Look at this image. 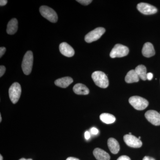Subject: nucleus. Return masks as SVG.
Returning a JSON list of instances; mask_svg holds the SVG:
<instances>
[{
  "instance_id": "f257e3e1",
  "label": "nucleus",
  "mask_w": 160,
  "mask_h": 160,
  "mask_svg": "<svg viewBox=\"0 0 160 160\" xmlns=\"http://www.w3.org/2000/svg\"><path fill=\"white\" fill-rule=\"evenodd\" d=\"M92 78L95 84L100 88L105 89L109 86V82L108 77L103 72H94L92 74Z\"/></svg>"
},
{
  "instance_id": "f03ea898",
  "label": "nucleus",
  "mask_w": 160,
  "mask_h": 160,
  "mask_svg": "<svg viewBox=\"0 0 160 160\" xmlns=\"http://www.w3.org/2000/svg\"><path fill=\"white\" fill-rule=\"evenodd\" d=\"M33 53L31 51H28L26 52L23 58L22 67L24 74L29 75L31 72L33 66Z\"/></svg>"
},
{
  "instance_id": "7ed1b4c3",
  "label": "nucleus",
  "mask_w": 160,
  "mask_h": 160,
  "mask_svg": "<svg viewBox=\"0 0 160 160\" xmlns=\"http://www.w3.org/2000/svg\"><path fill=\"white\" fill-rule=\"evenodd\" d=\"M41 14L46 19L52 23H56L58 20V15L53 9L46 6H41L40 8Z\"/></svg>"
},
{
  "instance_id": "20e7f679",
  "label": "nucleus",
  "mask_w": 160,
  "mask_h": 160,
  "mask_svg": "<svg viewBox=\"0 0 160 160\" xmlns=\"http://www.w3.org/2000/svg\"><path fill=\"white\" fill-rule=\"evenodd\" d=\"M129 102L135 109L142 110L147 108L149 102L144 98L139 96H132L129 98Z\"/></svg>"
},
{
  "instance_id": "39448f33",
  "label": "nucleus",
  "mask_w": 160,
  "mask_h": 160,
  "mask_svg": "<svg viewBox=\"0 0 160 160\" xmlns=\"http://www.w3.org/2000/svg\"><path fill=\"white\" fill-rule=\"evenodd\" d=\"M22 93L21 85L18 82L13 83L9 89V98L12 102L16 104L19 100Z\"/></svg>"
},
{
  "instance_id": "423d86ee",
  "label": "nucleus",
  "mask_w": 160,
  "mask_h": 160,
  "mask_svg": "<svg viewBox=\"0 0 160 160\" xmlns=\"http://www.w3.org/2000/svg\"><path fill=\"white\" fill-rule=\"evenodd\" d=\"M129 52L128 47L121 44H116L112 49L110 53L111 58H122L126 56Z\"/></svg>"
},
{
  "instance_id": "0eeeda50",
  "label": "nucleus",
  "mask_w": 160,
  "mask_h": 160,
  "mask_svg": "<svg viewBox=\"0 0 160 160\" xmlns=\"http://www.w3.org/2000/svg\"><path fill=\"white\" fill-rule=\"evenodd\" d=\"M106 32V29L102 27L96 28L86 35L85 41L87 43H91L98 40Z\"/></svg>"
},
{
  "instance_id": "6e6552de",
  "label": "nucleus",
  "mask_w": 160,
  "mask_h": 160,
  "mask_svg": "<svg viewBox=\"0 0 160 160\" xmlns=\"http://www.w3.org/2000/svg\"><path fill=\"white\" fill-rule=\"evenodd\" d=\"M123 139L126 145L132 148H140L142 145V141L139 139L138 138L132 135H125Z\"/></svg>"
},
{
  "instance_id": "1a4fd4ad",
  "label": "nucleus",
  "mask_w": 160,
  "mask_h": 160,
  "mask_svg": "<svg viewBox=\"0 0 160 160\" xmlns=\"http://www.w3.org/2000/svg\"><path fill=\"white\" fill-rule=\"evenodd\" d=\"M137 9L141 13L145 15L155 14L158 9L154 6L146 3H140L137 5Z\"/></svg>"
},
{
  "instance_id": "9d476101",
  "label": "nucleus",
  "mask_w": 160,
  "mask_h": 160,
  "mask_svg": "<svg viewBox=\"0 0 160 160\" xmlns=\"http://www.w3.org/2000/svg\"><path fill=\"white\" fill-rule=\"evenodd\" d=\"M145 117L147 120L154 126L160 125V113L155 110H150L146 112Z\"/></svg>"
},
{
  "instance_id": "9b49d317",
  "label": "nucleus",
  "mask_w": 160,
  "mask_h": 160,
  "mask_svg": "<svg viewBox=\"0 0 160 160\" xmlns=\"http://www.w3.org/2000/svg\"><path fill=\"white\" fill-rule=\"evenodd\" d=\"M59 50L62 54L67 57H72L74 55V49L66 42H62L60 44Z\"/></svg>"
},
{
  "instance_id": "f8f14e48",
  "label": "nucleus",
  "mask_w": 160,
  "mask_h": 160,
  "mask_svg": "<svg viewBox=\"0 0 160 160\" xmlns=\"http://www.w3.org/2000/svg\"><path fill=\"white\" fill-rule=\"evenodd\" d=\"M142 53L146 58H150L155 54L153 45L150 42H146L143 46Z\"/></svg>"
},
{
  "instance_id": "ddd939ff",
  "label": "nucleus",
  "mask_w": 160,
  "mask_h": 160,
  "mask_svg": "<svg viewBox=\"0 0 160 160\" xmlns=\"http://www.w3.org/2000/svg\"><path fill=\"white\" fill-rule=\"evenodd\" d=\"M73 79L69 77H66L58 79L55 81L56 86L61 88H66L73 82Z\"/></svg>"
},
{
  "instance_id": "4468645a",
  "label": "nucleus",
  "mask_w": 160,
  "mask_h": 160,
  "mask_svg": "<svg viewBox=\"0 0 160 160\" xmlns=\"http://www.w3.org/2000/svg\"><path fill=\"white\" fill-rule=\"evenodd\" d=\"M93 155L97 160H109L110 157L109 155L100 148H96L93 150Z\"/></svg>"
},
{
  "instance_id": "2eb2a0df",
  "label": "nucleus",
  "mask_w": 160,
  "mask_h": 160,
  "mask_svg": "<svg viewBox=\"0 0 160 160\" xmlns=\"http://www.w3.org/2000/svg\"><path fill=\"white\" fill-rule=\"evenodd\" d=\"M108 146L109 150L113 154H117L120 150L118 142L113 138H110L108 140Z\"/></svg>"
},
{
  "instance_id": "dca6fc26",
  "label": "nucleus",
  "mask_w": 160,
  "mask_h": 160,
  "mask_svg": "<svg viewBox=\"0 0 160 160\" xmlns=\"http://www.w3.org/2000/svg\"><path fill=\"white\" fill-rule=\"evenodd\" d=\"M18 29V20L16 18L12 19L7 25L6 32L9 35L15 34L17 32Z\"/></svg>"
},
{
  "instance_id": "f3484780",
  "label": "nucleus",
  "mask_w": 160,
  "mask_h": 160,
  "mask_svg": "<svg viewBox=\"0 0 160 160\" xmlns=\"http://www.w3.org/2000/svg\"><path fill=\"white\" fill-rule=\"evenodd\" d=\"M73 91L76 94L78 95H87L89 92V89L87 86L81 83L76 84L73 86Z\"/></svg>"
},
{
  "instance_id": "a211bd4d",
  "label": "nucleus",
  "mask_w": 160,
  "mask_h": 160,
  "mask_svg": "<svg viewBox=\"0 0 160 160\" xmlns=\"http://www.w3.org/2000/svg\"><path fill=\"white\" fill-rule=\"evenodd\" d=\"M125 81L127 83L137 82H139V77L135 69H132L127 73L125 78Z\"/></svg>"
},
{
  "instance_id": "6ab92c4d",
  "label": "nucleus",
  "mask_w": 160,
  "mask_h": 160,
  "mask_svg": "<svg viewBox=\"0 0 160 160\" xmlns=\"http://www.w3.org/2000/svg\"><path fill=\"white\" fill-rule=\"evenodd\" d=\"M135 70L141 79L143 81H146L147 80V70H146V66L142 65H139L136 68Z\"/></svg>"
},
{
  "instance_id": "aec40b11",
  "label": "nucleus",
  "mask_w": 160,
  "mask_h": 160,
  "mask_svg": "<svg viewBox=\"0 0 160 160\" xmlns=\"http://www.w3.org/2000/svg\"><path fill=\"white\" fill-rule=\"evenodd\" d=\"M100 120L106 124H110L114 123L116 118L113 115L108 113H103L100 115Z\"/></svg>"
},
{
  "instance_id": "412c9836",
  "label": "nucleus",
  "mask_w": 160,
  "mask_h": 160,
  "mask_svg": "<svg viewBox=\"0 0 160 160\" xmlns=\"http://www.w3.org/2000/svg\"><path fill=\"white\" fill-rule=\"evenodd\" d=\"M77 2L84 6H87L92 2V0H78Z\"/></svg>"
},
{
  "instance_id": "4be33fe9",
  "label": "nucleus",
  "mask_w": 160,
  "mask_h": 160,
  "mask_svg": "<svg viewBox=\"0 0 160 160\" xmlns=\"http://www.w3.org/2000/svg\"><path fill=\"white\" fill-rule=\"evenodd\" d=\"M6 68L5 66H0V77H2V76L6 72Z\"/></svg>"
},
{
  "instance_id": "5701e85b",
  "label": "nucleus",
  "mask_w": 160,
  "mask_h": 160,
  "mask_svg": "<svg viewBox=\"0 0 160 160\" xmlns=\"http://www.w3.org/2000/svg\"><path fill=\"white\" fill-rule=\"evenodd\" d=\"M90 131H91L92 134L93 135L98 134L99 132V130L97 128H95V127L92 128L91 129H90Z\"/></svg>"
},
{
  "instance_id": "b1692460",
  "label": "nucleus",
  "mask_w": 160,
  "mask_h": 160,
  "mask_svg": "<svg viewBox=\"0 0 160 160\" xmlns=\"http://www.w3.org/2000/svg\"><path fill=\"white\" fill-rule=\"evenodd\" d=\"M6 51V48L5 47H2L0 48V58H2L3 55L5 54Z\"/></svg>"
},
{
  "instance_id": "393cba45",
  "label": "nucleus",
  "mask_w": 160,
  "mask_h": 160,
  "mask_svg": "<svg viewBox=\"0 0 160 160\" xmlns=\"http://www.w3.org/2000/svg\"><path fill=\"white\" fill-rule=\"evenodd\" d=\"M117 160H131L130 158L128 156L126 155L121 156L120 157L118 158V159Z\"/></svg>"
},
{
  "instance_id": "a878e982",
  "label": "nucleus",
  "mask_w": 160,
  "mask_h": 160,
  "mask_svg": "<svg viewBox=\"0 0 160 160\" xmlns=\"http://www.w3.org/2000/svg\"><path fill=\"white\" fill-rule=\"evenodd\" d=\"M153 78V74L151 72H149L147 73V80H149V81H151Z\"/></svg>"
},
{
  "instance_id": "bb28decb",
  "label": "nucleus",
  "mask_w": 160,
  "mask_h": 160,
  "mask_svg": "<svg viewBox=\"0 0 160 160\" xmlns=\"http://www.w3.org/2000/svg\"><path fill=\"white\" fill-rule=\"evenodd\" d=\"M8 2L7 0H1L0 1V6H6Z\"/></svg>"
},
{
  "instance_id": "cd10ccee",
  "label": "nucleus",
  "mask_w": 160,
  "mask_h": 160,
  "mask_svg": "<svg viewBox=\"0 0 160 160\" xmlns=\"http://www.w3.org/2000/svg\"><path fill=\"white\" fill-rule=\"evenodd\" d=\"M85 138L86 140H89L90 138V134L89 132L86 131L85 133Z\"/></svg>"
},
{
  "instance_id": "c85d7f7f",
  "label": "nucleus",
  "mask_w": 160,
  "mask_h": 160,
  "mask_svg": "<svg viewBox=\"0 0 160 160\" xmlns=\"http://www.w3.org/2000/svg\"><path fill=\"white\" fill-rule=\"evenodd\" d=\"M142 160H155L153 158L150 157L149 156H145L143 158Z\"/></svg>"
},
{
  "instance_id": "c756f323",
  "label": "nucleus",
  "mask_w": 160,
  "mask_h": 160,
  "mask_svg": "<svg viewBox=\"0 0 160 160\" xmlns=\"http://www.w3.org/2000/svg\"><path fill=\"white\" fill-rule=\"evenodd\" d=\"M66 160H80L79 159L73 157H69L67 158Z\"/></svg>"
},
{
  "instance_id": "7c9ffc66",
  "label": "nucleus",
  "mask_w": 160,
  "mask_h": 160,
  "mask_svg": "<svg viewBox=\"0 0 160 160\" xmlns=\"http://www.w3.org/2000/svg\"><path fill=\"white\" fill-rule=\"evenodd\" d=\"M32 160V159H26L24 158H22L20 159V160Z\"/></svg>"
},
{
  "instance_id": "2f4dec72",
  "label": "nucleus",
  "mask_w": 160,
  "mask_h": 160,
  "mask_svg": "<svg viewBox=\"0 0 160 160\" xmlns=\"http://www.w3.org/2000/svg\"><path fill=\"white\" fill-rule=\"evenodd\" d=\"M0 160H3V157L2 155H0Z\"/></svg>"
},
{
  "instance_id": "473e14b6",
  "label": "nucleus",
  "mask_w": 160,
  "mask_h": 160,
  "mask_svg": "<svg viewBox=\"0 0 160 160\" xmlns=\"http://www.w3.org/2000/svg\"><path fill=\"white\" fill-rule=\"evenodd\" d=\"M2 116H1V114H0V122H2Z\"/></svg>"
},
{
  "instance_id": "72a5a7b5",
  "label": "nucleus",
  "mask_w": 160,
  "mask_h": 160,
  "mask_svg": "<svg viewBox=\"0 0 160 160\" xmlns=\"http://www.w3.org/2000/svg\"><path fill=\"white\" fill-rule=\"evenodd\" d=\"M138 139H139L140 140V139H141V137H139V138H138Z\"/></svg>"
},
{
  "instance_id": "f704fd0d",
  "label": "nucleus",
  "mask_w": 160,
  "mask_h": 160,
  "mask_svg": "<svg viewBox=\"0 0 160 160\" xmlns=\"http://www.w3.org/2000/svg\"><path fill=\"white\" fill-rule=\"evenodd\" d=\"M129 135H131V132H129Z\"/></svg>"
}]
</instances>
